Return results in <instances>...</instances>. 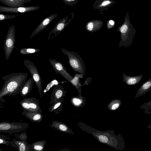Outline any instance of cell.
<instances>
[{
	"label": "cell",
	"mask_w": 151,
	"mask_h": 151,
	"mask_svg": "<svg viewBox=\"0 0 151 151\" xmlns=\"http://www.w3.org/2000/svg\"><path fill=\"white\" fill-rule=\"evenodd\" d=\"M22 115L24 116L32 122L40 123L43 119V115L41 113L34 112L23 111Z\"/></svg>",
	"instance_id": "cell-16"
},
{
	"label": "cell",
	"mask_w": 151,
	"mask_h": 151,
	"mask_svg": "<svg viewBox=\"0 0 151 151\" xmlns=\"http://www.w3.org/2000/svg\"><path fill=\"white\" fill-rule=\"evenodd\" d=\"M28 76L25 73H14L5 75L2 78L4 81L3 86L0 91L1 102L6 101L3 98L6 95L14 97L18 94L25 83Z\"/></svg>",
	"instance_id": "cell-1"
},
{
	"label": "cell",
	"mask_w": 151,
	"mask_h": 151,
	"mask_svg": "<svg viewBox=\"0 0 151 151\" xmlns=\"http://www.w3.org/2000/svg\"><path fill=\"white\" fill-rule=\"evenodd\" d=\"M58 15L57 13L54 14L45 18L33 31L29 39L32 38L45 29L49 24L57 17Z\"/></svg>",
	"instance_id": "cell-11"
},
{
	"label": "cell",
	"mask_w": 151,
	"mask_h": 151,
	"mask_svg": "<svg viewBox=\"0 0 151 151\" xmlns=\"http://www.w3.org/2000/svg\"><path fill=\"white\" fill-rule=\"evenodd\" d=\"M125 19L124 23L118 27L116 31L120 32L121 35L119 47L123 46L127 48L131 45L133 38L135 36L136 30L127 20L126 16Z\"/></svg>",
	"instance_id": "cell-2"
},
{
	"label": "cell",
	"mask_w": 151,
	"mask_h": 151,
	"mask_svg": "<svg viewBox=\"0 0 151 151\" xmlns=\"http://www.w3.org/2000/svg\"><path fill=\"white\" fill-rule=\"evenodd\" d=\"M65 5L73 6L78 2V0H62Z\"/></svg>",
	"instance_id": "cell-28"
},
{
	"label": "cell",
	"mask_w": 151,
	"mask_h": 151,
	"mask_svg": "<svg viewBox=\"0 0 151 151\" xmlns=\"http://www.w3.org/2000/svg\"><path fill=\"white\" fill-rule=\"evenodd\" d=\"M46 142V140H43L33 143L31 145V151H43Z\"/></svg>",
	"instance_id": "cell-21"
},
{
	"label": "cell",
	"mask_w": 151,
	"mask_h": 151,
	"mask_svg": "<svg viewBox=\"0 0 151 151\" xmlns=\"http://www.w3.org/2000/svg\"><path fill=\"white\" fill-rule=\"evenodd\" d=\"M103 22L99 20H94L88 22L85 26L86 30L89 32H93L100 29L102 27Z\"/></svg>",
	"instance_id": "cell-15"
},
{
	"label": "cell",
	"mask_w": 151,
	"mask_h": 151,
	"mask_svg": "<svg viewBox=\"0 0 151 151\" xmlns=\"http://www.w3.org/2000/svg\"><path fill=\"white\" fill-rule=\"evenodd\" d=\"M32 0H0L2 4L11 7H24V4L31 2Z\"/></svg>",
	"instance_id": "cell-17"
},
{
	"label": "cell",
	"mask_w": 151,
	"mask_h": 151,
	"mask_svg": "<svg viewBox=\"0 0 151 151\" xmlns=\"http://www.w3.org/2000/svg\"><path fill=\"white\" fill-rule=\"evenodd\" d=\"M10 141L6 140V139L0 137V144L6 145L7 146H8L10 145Z\"/></svg>",
	"instance_id": "cell-31"
},
{
	"label": "cell",
	"mask_w": 151,
	"mask_h": 151,
	"mask_svg": "<svg viewBox=\"0 0 151 151\" xmlns=\"http://www.w3.org/2000/svg\"><path fill=\"white\" fill-rule=\"evenodd\" d=\"M15 136L17 139L22 140H26L28 137L25 131L23 133H21L20 134H15Z\"/></svg>",
	"instance_id": "cell-27"
},
{
	"label": "cell",
	"mask_w": 151,
	"mask_h": 151,
	"mask_svg": "<svg viewBox=\"0 0 151 151\" xmlns=\"http://www.w3.org/2000/svg\"><path fill=\"white\" fill-rule=\"evenodd\" d=\"M151 90V78L144 83L137 91L135 97H140Z\"/></svg>",
	"instance_id": "cell-20"
},
{
	"label": "cell",
	"mask_w": 151,
	"mask_h": 151,
	"mask_svg": "<svg viewBox=\"0 0 151 151\" xmlns=\"http://www.w3.org/2000/svg\"><path fill=\"white\" fill-rule=\"evenodd\" d=\"M49 62L56 73L61 75L64 78L70 82L73 78L66 70L63 64L55 59H50Z\"/></svg>",
	"instance_id": "cell-9"
},
{
	"label": "cell",
	"mask_w": 151,
	"mask_h": 151,
	"mask_svg": "<svg viewBox=\"0 0 151 151\" xmlns=\"http://www.w3.org/2000/svg\"><path fill=\"white\" fill-rule=\"evenodd\" d=\"M140 108L144 109V112L146 114H151V100L144 103L141 105Z\"/></svg>",
	"instance_id": "cell-25"
},
{
	"label": "cell",
	"mask_w": 151,
	"mask_h": 151,
	"mask_svg": "<svg viewBox=\"0 0 151 151\" xmlns=\"http://www.w3.org/2000/svg\"><path fill=\"white\" fill-rule=\"evenodd\" d=\"M15 28L14 25L10 27L4 40L3 48L5 58L8 60L14 48L15 42Z\"/></svg>",
	"instance_id": "cell-5"
},
{
	"label": "cell",
	"mask_w": 151,
	"mask_h": 151,
	"mask_svg": "<svg viewBox=\"0 0 151 151\" xmlns=\"http://www.w3.org/2000/svg\"><path fill=\"white\" fill-rule=\"evenodd\" d=\"M62 52L66 55L68 59L69 64L75 72L84 75L86 68L81 56L74 51H70L64 48H60Z\"/></svg>",
	"instance_id": "cell-3"
},
{
	"label": "cell",
	"mask_w": 151,
	"mask_h": 151,
	"mask_svg": "<svg viewBox=\"0 0 151 151\" xmlns=\"http://www.w3.org/2000/svg\"><path fill=\"white\" fill-rule=\"evenodd\" d=\"M74 17V13L72 12L66 17L61 18L49 33L48 40L53 38L58 35L70 24Z\"/></svg>",
	"instance_id": "cell-7"
},
{
	"label": "cell",
	"mask_w": 151,
	"mask_h": 151,
	"mask_svg": "<svg viewBox=\"0 0 151 151\" xmlns=\"http://www.w3.org/2000/svg\"><path fill=\"white\" fill-rule=\"evenodd\" d=\"M0 137L2 138L5 139H10V137H7L3 135H1V134H0Z\"/></svg>",
	"instance_id": "cell-34"
},
{
	"label": "cell",
	"mask_w": 151,
	"mask_h": 151,
	"mask_svg": "<svg viewBox=\"0 0 151 151\" xmlns=\"http://www.w3.org/2000/svg\"><path fill=\"white\" fill-rule=\"evenodd\" d=\"M10 145L19 151H31V145L28 144L27 140H18L15 139H13L12 141H10Z\"/></svg>",
	"instance_id": "cell-13"
},
{
	"label": "cell",
	"mask_w": 151,
	"mask_h": 151,
	"mask_svg": "<svg viewBox=\"0 0 151 151\" xmlns=\"http://www.w3.org/2000/svg\"><path fill=\"white\" fill-rule=\"evenodd\" d=\"M116 1V0H101L93 7L94 9L99 10V13L101 14L109 10L115 4Z\"/></svg>",
	"instance_id": "cell-12"
},
{
	"label": "cell",
	"mask_w": 151,
	"mask_h": 151,
	"mask_svg": "<svg viewBox=\"0 0 151 151\" xmlns=\"http://www.w3.org/2000/svg\"><path fill=\"white\" fill-rule=\"evenodd\" d=\"M99 138L100 141L103 143H106L108 141L107 137L104 135H101L99 136Z\"/></svg>",
	"instance_id": "cell-30"
},
{
	"label": "cell",
	"mask_w": 151,
	"mask_h": 151,
	"mask_svg": "<svg viewBox=\"0 0 151 151\" xmlns=\"http://www.w3.org/2000/svg\"><path fill=\"white\" fill-rule=\"evenodd\" d=\"M73 102L76 105H78L81 103V101L78 99L75 98L73 99Z\"/></svg>",
	"instance_id": "cell-32"
},
{
	"label": "cell",
	"mask_w": 151,
	"mask_h": 151,
	"mask_svg": "<svg viewBox=\"0 0 151 151\" xmlns=\"http://www.w3.org/2000/svg\"><path fill=\"white\" fill-rule=\"evenodd\" d=\"M62 99L61 98L55 103L51 104L49 109V111L51 113L54 112L55 114H58L61 111Z\"/></svg>",
	"instance_id": "cell-22"
},
{
	"label": "cell",
	"mask_w": 151,
	"mask_h": 151,
	"mask_svg": "<svg viewBox=\"0 0 151 151\" xmlns=\"http://www.w3.org/2000/svg\"><path fill=\"white\" fill-rule=\"evenodd\" d=\"M23 111H34L41 113L42 110L39 100L35 97L24 98L20 103Z\"/></svg>",
	"instance_id": "cell-8"
},
{
	"label": "cell",
	"mask_w": 151,
	"mask_h": 151,
	"mask_svg": "<svg viewBox=\"0 0 151 151\" xmlns=\"http://www.w3.org/2000/svg\"><path fill=\"white\" fill-rule=\"evenodd\" d=\"M147 127L151 129V125H149L147 126Z\"/></svg>",
	"instance_id": "cell-36"
},
{
	"label": "cell",
	"mask_w": 151,
	"mask_h": 151,
	"mask_svg": "<svg viewBox=\"0 0 151 151\" xmlns=\"http://www.w3.org/2000/svg\"><path fill=\"white\" fill-rule=\"evenodd\" d=\"M64 93L62 86L60 85L55 86L52 92L50 104H52L61 99L64 95Z\"/></svg>",
	"instance_id": "cell-14"
},
{
	"label": "cell",
	"mask_w": 151,
	"mask_h": 151,
	"mask_svg": "<svg viewBox=\"0 0 151 151\" xmlns=\"http://www.w3.org/2000/svg\"><path fill=\"white\" fill-rule=\"evenodd\" d=\"M41 50L39 49L33 48H23L20 50V53L23 55L32 54L37 52Z\"/></svg>",
	"instance_id": "cell-24"
},
{
	"label": "cell",
	"mask_w": 151,
	"mask_h": 151,
	"mask_svg": "<svg viewBox=\"0 0 151 151\" xmlns=\"http://www.w3.org/2000/svg\"><path fill=\"white\" fill-rule=\"evenodd\" d=\"M40 7L38 6L11 7L0 6V13H26L38 10Z\"/></svg>",
	"instance_id": "cell-10"
},
{
	"label": "cell",
	"mask_w": 151,
	"mask_h": 151,
	"mask_svg": "<svg viewBox=\"0 0 151 151\" xmlns=\"http://www.w3.org/2000/svg\"><path fill=\"white\" fill-rule=\"evenodd\" d=\"M115 25V22L113 19H110L106 23V26L108 29L112 28Z\"/></svg>",
	"instance_id": "cell-29"
},
{
	"label": "cell",
	"mask_w": 151,
	"mask_h": 151,
	"mask_svg": "<svg viewBox=\"0 0 151 151\" xmlns=\"http://www.w3.org/2000/svg\"><path fill=\"white\" fill-rule=\"evenodd\" d=\"M28 123L3 122L0 123V132L12 134L24 131L28 128Z\"/></svg>",
	"instance_id": "cell-4"
},
{
	"label": "cell",
	"mask_w": 151,
	"mask_h": 151,
	"mask_svg": "<svg viewBox=\"0 0 151 151\" xmlns=\"http://www.w3.org/2000/svg\"><path fill=\"white\" fill-rule=\"evenodd\" d=\"M120 106L119 103H116L113 104L111 107V109L114 110L117 109Z\"/></svg>",
	"instance_id": "cell-33"
},
{
	"label": "cell",
	"mask_w": 151,
	"mask_h": 151,
	"mask_svg": "<svg viewBox=\"0 0 151 151\" xmlns=\"http://www.w3.org/2000/svg\"><path fill=\"white\" fill-rule=\"evenodd\" d=\"M52 127L63 132H66L68 130L67 126L62 122L56 121H53L51 124L49 125Z\"/></svg>",
	"instance_id": "cell-23"
},
{
	"label": "cell",
	"mask_w": 151,
	"mask_h": 151,
	"mask_svg": "<svg viewBox=\"0 0 151 151\" xmlns=\"http://www.w3.org/2000/svg\"><path fill=\"white\" fill-rule=\"evenodd\" d=\"M122 75L123 81L128 85H135L137 84L143 77V75L142 74L134 76H127L124 73H123Z\"/></svg>",
	"instance_id": "cell-19"
},
{
	"label": "cell",
	"mask_w": 151,
	"mask_h": 151,
	"mask_svg": "<svg viewBox=\"0 0 151 151\" xmlns=\"http://www.w3.org/2000/svg\"><path fill=\"white\" fill-rule=\"evenodd\" d=\"M101 0H95V1L94 4L93 5V6H94L95 5L97 4Z\"/></svg>",
	"instance_id": "cell-35"
},
{
	"label": "cell",
	"mask_w": 151,
	"mask_h": 151,
	"mask_svg": "<svg viewBox=\"0 0 151 151\" xmlns=\"http://www.w3.org/2000/svg\"><path fill=\"white\" fill-rule=\"evenodd\" d=\"M18 14L8 15L0 13V20L11 19L17 17Z\"/></svg>",
	"instance_id": "cell-26"
},
{
	"label": "cell",
	"mask_w": 151,
	"mask_h": 151,
	"mask_svg": "<svg viewBox=\"0 0 151 151\" xmlns=\"http://www.w3.org/2000/svg\"><path fill=\"white\" fill-rule=\"evenodd\" d=\"M24 64L33 79L39 92L40 98H41L42 96V93L43 90L42 81L38 69L33 62L28 59L24 61Z\"/></svg>",
	"instance_id": "cell-6"
},
{
	"label": "cell",
	"mask_w": 151,
	"mask_h": 151,
	"mask_svg": "<svg viewBox=\"0 0 151 151\" xmlns=\"http://www.w3.org/2000/svg\"><path fill=\"white\" fill-rule=\"evenodd\" d=\"M34 81L32 77L30 78L26 81L22 88L20 92V95L23 97L27 96L32 91L33 87Z\"/></svg>",
	"instance_id": "cell-18"
}]
</instances>
